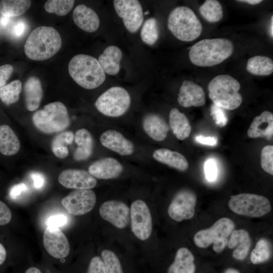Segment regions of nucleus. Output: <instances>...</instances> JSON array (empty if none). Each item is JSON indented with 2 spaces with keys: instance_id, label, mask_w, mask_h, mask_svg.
Here are the masks:
<instances>
[{
  "instance_id": "5701e85b",
  "label": "nucleus",
  "mask_w": 273,
  "mask_h": 273,
  "mask_svg": "<svg viewBox=\"0 0 273 273\" xmlns=\"http://www.w3.org/2000/svg\"><path fill=\"white\" fill-rule=\"evenodd\" d=\"M142 124L147 134L156 141L165 140L169 130V126L164 119L154 113L146 115L143 119Z\"/></svg>"
},
{
  "instance_id": "37998d69",
  "label": "nucleus",
  "mask_w": 273,
  "mask_h": 273,
  "mask_svg": "<svg viewBox=\"0 0 273 273\" xmlns=\"http://www.w3.org/2000/svg\"><path fill=\"white\" fill-rule=\"evenodd\" d=\"M86 273H106L102 259L99 256L92 258Z\"/></svg>"
},
{
  "instance_id": "49530a36",
  "label": "nucleus",
  "mask_w": 273,
  "mask_h": 273,
  "mask_svg": "<svg viewBox=\"0 0 273 273\" xmlns=\"http://www.w3.org/2000/svg\"><path fill=\"white\" fill-rule=\"evenodd\" d=\"M13 71V67L10 64L0 66V88L5 85Z\"/></svg>"
},
{
  "instance_id": "c756f323",
  "label": "nucleus",
  "mask_w": 273,
  "mask_h": 273,
  "mask_svg": "<svg viewBox=\"0 0 273 273\" xmlns=\"http://www.w3.org/2000/svg\"><path fill=\"white\" fill-rule=\"evenodd\" d=\"M20 148L19 139L8 125H0V152L5 156L17 154Z\"/></svg>"
},
{
  "instance_id": "412c9836",
  "label": "nucleus",
  "mask_w": 273,
  "mask_h": 273,
  "mask_svg": "<svg viewBox=\"0 0 273 273\" xmlns=\"http://www.w3.org/2000/svg\"><path fill=\"white\" fill-rule=\"evenodd\" d=\"M273 134V114L268 111L256 116L251 122L247 134L251 138H264L270 140Z\"/></svg>"
},
{
  "instance_id": "8fccbe9b",
  "label": "nucleus",
  "mask_w": 273,
  "mask_h": 273,
  "mask_svg": "<svg viewBox=\"0 0 273 273\" xmlns=\"http://www.w3.org/2000/svg\"><path fill=\"white\" fill-rule=\"evenodd\" d=\"M31 177L33 179V185L36 189H40L43 186L45 180L43 175L41 173L34 172L31 174Z\"/></svg>"
},
{
  "instance_id": "473e14b6",
  "label": "nucleus",
  "mask_w": 273,
  "mask_h": 273,
  "mask_svg": "<svg viewBox=\"0 0 273 273\" xmlns=\"http://www.w3.org/2000/svg\"><path fill=\"white\" fill-rule=\"evenodd\" d=\"M74 139V134L71 131L62 132L57 135L51 143L54 155L60 159L66 158L69 154L67 146L71 145Z\"/></svg>"
},
{
  "instance_id": "dca6fc26",
  "label": "nucleus",
  "mask_w": 273,
  "mask_h": 273,
  "mask_svg": "<svg viewBox=\"0 0 273 273\" xmlns=\"http://www.w3.org/2000/svg\"><path fill=\"white\" fill-rule=\"evenodd\" d=\"M58 181L64 187L75 190H90L97 183L96 178L88 171L76 169L63 170L59 175Z\"/></svg>"
},
{
  "instance_id": "7ed1b4c3",
  "label": "nucleus",
  "mask_w": 273,
  "mask_h": 273,
  "mask_svg": "<svg viewBox=\"0 0 273 273\" xmlns=\"http://www.w3.org/2000/svg\"><path fill=\"white\" fill-rule=\"evenodd\" d=\"M68 71L76 83L88 89L98 87L106 78L105 73L98 60L87 55L74 56L69 62Z\"/></svg>"
},
{
  "instance_id": "423d86ee",
  "label": "nucleus",
  "mask_w": 273,
  "mask_h": 273,
  "mask_svg": "<svg viewBox=\"0 0 273 273\" xmlns=\"http://www.w3.org/2000/svg\"><path fill=\"white\" fill-rule=\"evenodd\" d=\"M32 122L40 131L53 133L61 131L70 124L67 109L63 103L55 102L44 106L33 115Z\"/></svg>"
},
{
  "instance_id": "7c9ffc66",
  "label": "nucleus",
  "mask_w": 273,
  "mask_h": 273,
  "mask_svg": "<svg viewBox=\"0 0 273 273\" xmlns=\"http://www.w3.org/2000/svg\"><path fill=\"white\" fill-rule=\"evenodd\" d=\"M246 69L248 72L255 75H269L273 72V62L268 57L255 56L247 61Z\"/></svg>"
},
{
  "instance_id": "c9c22d12",
  "label": "nucleus",
  "mask_w": 273,
  "mask_h": 273,
  "mask_svg": "<svg viewBox=\"0 0 273 273\" xmlns=\"http://www.w3.org/2000/svg\"><path fill=\"white\" fill-rule=\"evenodd\" d=\"M22 83L19 80H15L0 88V99L7 105L17 102L19 99Z\"/></svg>"
},
{
  "instance_id": "4be33fe9",
  "label": "nucleus",
  "mask_w": 273,
  "mask_h": 273,
  "mask_svg": "<svg viewBox=\"0 0 273 273\" xmlns=\"http://www.w3.org/2000/svg\"><path fill=\"white\" fill-rule=\"evenodd\" d=\"M228 247L234 249L233 257L238 260H244L251 246V239L247 231L244 229L234 230L228 243Z\"/></svg>"
},
{
  "instance_id": "9b49d317",
  "label": "nucleus",
  "mask_w": 273,
  "mask_h": 273,
  "mask_svg": "<svg viewBox=\"0 0 273 273\" xmlns=\"http://www.w3.org/2000/svg\"><path fill=\"white\" fill-rule=\"evenodd\" d=\"M130 210L133 233L141 240L148 239L152 233V220L147 205L143 200H136L132 203Z\"/></svg>"
},
{
  "instance_id": "f8f14e48",
  "label": "nucleus",
  "mask_w": 273,
  "mask_h": 273,
  "mask_svg": "<svg viewBox=\"0 0 273 273\" xmlns=\"http://www.w3.org/2000/svg\"><path fill=\"white\" fill-rule=\"evenodd\" d=\"M114 7L118 16L122 19L126 29L131 33L136 32L144 21L142 6L137 0H115Z\"/></svg>"
},
{
  "instance_id": "c85d7f7f",
  "label": "nucleus",
  "mask_w": 273,
  "mask_h": 273,
  "mask_svg": "<svg viewBox=\"0 0 273 273\" xmlns=\"http://www.w3.org/2000/svg\"><path fill=\"white\" fill-rule=\"evenodd\" d=\"M170 128L176 138L184 140L191 133V126L187 116L176 108H172L169 114Z\"/></svg>"
},
{
  "instance_id": "864d4df0",
  "label": "nucleus",
  "mask_w": 273,
  "mask_h": 273,
  "mask_svg": "<svg viewBox=\"0 0 273 273\" xmlns=\"http://www.w3.org/2000/svg\"><path fill=\"white\" fill-rule=\"evenodd\" d=\"M6 256V250L4 246L0 243V265L5 261Z\"/></svg>"
},
{
  "instance_id": "5fc2aeb1",
  "label": "nucleus",
  "mask_w": 273,
  "mask_h": 273,
  "mask_svg": "<svg viewBox=\"0 0 273 273\" xmlns=\"http://www.w3.org/2000/svg\"><path fill=\"white\" fill-rule=\"evenodd\" d=\"M237 1L240 2L246 3L250 5H257L260 4L262 2V0H242Z\"/></svg>"
},
{
  "instance_id": "79ce46f5",
  "label": "nucleus",
  "mask_w": 273,
  "mask_h": 273,
  "mask_svg": "<svg viewBox=\"0 0 273 273\" xmlns=\"http://www.w3.org/2000/svg\"><path fill=\"white\" fill-rule=\"evenodd\" d=\"M204 171L206 179L210 181L216 179L217 176L218 169L216 163L213 159L207 160L204 164Z\"/></svg>"
},
{
  "instance_id": "58836bf2",
  "label": "nucleus",
  "mask_w": 273,
  "mask_h": 273,
  "mask_svg": "<svg viewBox=\"0 0 273 273\" xmlns=\"http://www.w3.org/2000/svg\"><path fill=\"white\" fill-rule=\"evenodd\" d=\"M101 255L106 273H123L119 259L113 251L104 250Z\"/></svg>"
},
{
  "instance_id": "cd10ccee",
  "label": "nucleus",
  "mask_w": 273,
  "mask_h": 273,
  "mask_svg": "<svg viewBox=\"0 0 273 273\" xmlns=\"http://www.w3.org/2000/svg\"><path fill=\"white\" fill-rule=\"evenodd\" d=\"M74 140L77 147L74 152L73 158L76 161L88 159L94 147V140L90 132L85 128L79 129L75 132Z\"/></svg>"
},
{
  "instance_id": "1a4fd4ad",
  "label": "nucleus",
  "mask_w": 273,
  "mask_h": 273,
  "mask_svg": "<svg viewBox=\"0 0 273 273\" xmlns=\"http://www.w3.org/2000/svg\"><path fill=\"white\" fill-rule=\"evenodd\" d=\"M228 205L234 213L251 217L262 216L271 209L270 202L267 198L250 193L231 196Z\"/></svg>"
},
{
  "instance_id": "4468645a",
  "label": "nucleus",
  "mask_w": 273,
  "mask_h": 273,
  "mask_svg": "<svg viewBox=\"0 0 273 273\" xmlns=\"http://www.w3.org/2000/svg\"><path fill=\"white\" fill-rule=\"evenodd\" d=\"M99 213L102 218L119 229L125 228L130 218L128 207L124 203L116 200L104 202L100 207Z\"/></svg>"
},
{
  "instance_id": "a878e982",
  "label": "nucleus",
  "mask_w": 273,
  "mask_h": 273,
  "mask_svg": "<svg viewBox=\"0 0 273 273\" xmlns=\"http://www.w3.org/2000/svg\"><path fill=\"white\" fill-rule=\"evenodd\" d=\"M152 156L156 161L181 171L186 170L189 167L186 157L178 152L161 148L155 150Z\"/></svg>"
},
{
  "instance_id": "f704fd0d",
  "label": "nucleus",
  "mask_w": 273,
  "mask_h": 273,
  "mask_svg": "<svg viewBox=\"0 0 273 273\" xmlns=\"http://www.w3.org/2000/svg\"><path fill=\"white\" fill-rule=\"evenodd\" d=\"M271 256L270 243L265 238L259 239L250 255V261L254 264H258L267 261Z\"/></svg>"
},
{
  "instance_id": "6ab92c4d",
  "label": "nucleus",
  "mask_w": 273,
  "mask_h": 273,
  "mask_svg": "<svg viewBox=\"0 0 273 273\" xmlns=\"http://www.w3.org/2000/svg\"><path fill=\"white\" fill-rule=\"evenodd\" d=\"M123 169V166L117 159L106 157L92 163L88 167V172L98 179H109L119 176Z\"/></svg>"
},
{
  "instance_id": "0eeeda50",
  "label": "nucleus",
  "mask_w": 273,
  "mask_h": 273,
  "mask_svg": "<svg viewBox=\"0 0 273 273\" xmlns=\"http://www.w3.org/2000/svg\"><path fill=\"white\" fill-rule=\"evenodd\" d=\"M235 224L231 219L222 217L210 228L198 231L194 237V242L198 247L205 248L213 244L216 253L221 252L228 243V237L234 230Z\"/></svg>"
},
{
  "instance_id": "393cba45",
  "label": "nucleus",
  "mask_w": 273,
  "mask_h": 273,
  "mask_svg": "<svg viewBox=\"0 0 273 273\" xmlns=\"http://www.w3.org/2000/svg\"><path fill=\"white\" fill-rule=\"evenodd\" d=\"M195 258L191 251L181 247L176 251L173 262L169 266L167 273H195Z\"/></svg>"
},
{
  "instance_id": "e433bc0d",
  "label": "nucleus",
  "mask_w": 273,
  "mask_h": 273,
  "mask_svg": "<svg viewBox=\"0 0 273 273\" xmlns=\"http://www.w3.org/2000/svg\"><path fill=\"white\" fill-rule=\"evenodd\" d=\"M159 30L157 20L154 18L147 19L144 23L141 31V37L143 41L153 45L158 40Z\"/></svg>"
},
{
  "instance_id": "13d9d810",
  "label": "nucleus",
  "mask_w": 273,
  "mask_h": 273,
  "mask_svg": "<svg viewBox=\"0 0 273 273\" xmlns=\"http://www.w3.org/2000/svg\"><path fill=\"white\" fill-rule=\"evenodd\" d=\"M272 20H273V16L272 15L271 17L270 24V26H269V34H270V37H271L272 38L273 37V29H272L273 21Z\"/></svg>"
},
{
  "instance_id": "aec40b11",
  "label": "nucleus",
  "mask_w": 273,
  "mask_h": 273,
  "mask_svg": "<svg viewBox=\"0 0 273 273\" xmlns=\"http://www.w3.org/2000/svg\"><path fill=\"white\" fill-rule=\"evenodd\" d=\"M72 17L74 23L86 32H95L100 25V19L97 13L84 5H79L75 7Z\"/></svg>"
},
{
  "instance_id": "72a5a7b5",
  "label": "nucleus",
  "mask_w": 273,
  "mask_h": 273,
  "mask_svg": "<svg viewBox=\"0 0 273 273\" xmlns=\"http://www.w3.org/2000/svg\"><path fill=\"white\" fill-rule=\"evenodd\" d=\"M201 16L208 22L214 23L220 21L223 17L220 3L216 0H207L199 8Z\"/></svg>"
},
{
  "instance_id": "bb28decb",
  "label": "nucleus",
  "mask_w": 273,
  "mask_h": 273,
  "mask_svg": "<svg viewBox=\"0 0 273 273\" xmlns=\"http://www.w3.org/2000/svg\"><path fill=\"white\" fill-rule=\"evenodd\" d=\"M122 57V52L118 47L110 46L105 49L98 60L105 73L114 75L119 71Z\"/></svg>"
},
{
  "instance_id": "ddd939ff",
  "label": "nucleus",
  "mask_w": 273,
  "mask_h": 273,
  "mask_svg": "<svg viewBox=\"0 0 273 273\" xmlns=\"http://www.w3.org/2000/svg\"><path fill=\"white\" fill-rule=\"evenodd\" d=\"M95 193L91 190H75L61 200L67 212L73 215H82L90 211L96 203Z\"/></svg>"
},
{
  "instance_id": "4d7b16f0",
  "label": "nucleus",
  "mask_w": 273,
  "mask_h": 273,
  "mask_svg": "<svg viewBox=\"0 0 273 273\" xmlns=\"http://www.w3.org/2000/svg\"><path fill=\"white\" fill-rule=\"evenodd\" d=\"M223 273H240V272L236 268L229 267L225 269Z\"/></svg>"
},
{
  "instance_id": "a19ab883",
  "label": "nucleus",
  "mask_w": 273,
  "mask_h": 273,
  "mask_svg": "<svg viewBox=\"0 0 273 273\" xmlns=\"http://www.w3.org/2000/svg\"><path fill=\"white\" fill-rule=\"evenodd\" d=\"M210 115L218 126L223 127L226 125L228 120L224 109L213 104L210 108Z\"/></svg>"
},
{
  "instance_id": "f3484780",
  "label": "nucleus",
  "mask_w": 273,
  "mask_h": 273,
  "mask_svg": "<svg viewBox=\"0 0 273 273\" xmlns=\"http://www.w3.org/2000/svg\"><path fill=\"white\" fill-rule=\"evenodd\" d=\"M177 102L184 107L204 106L206 103L205 94L203 88L190 80H184L179 88Z\"/></svg>"
},
{
  "instance_id": "ea45409f",
  "label": "nucleus",
  "mask_w": 273,
  "mask_h": 273,
  "mask_svg": "<svg viewBox=\"0 0 273 273\" xmlns=\"http://www.w3.org/2000/svg\"><path fill=\"white\" fill-rule=\"evenodd\" d=\"M261 166L267 173L273 175V146L267 145L263 147L261 153Z\"/></svg>"
},
{
  "instance_id": "de8ad7c7",
  "label": "nucleus",
  "mask_w": 273,
  "mask_h": 273,
  "mask_svg": "<svg viewBox=\"0 0 273 273\" xmlns=\"http://www.w3.org/2000/svg\"><path fill=\"white\" fill-rule=\"evenodd\" d=\"M67 218L63 214L55 215L50 217L47 220L48 226L59 228L66 224Z\"/></svg>"
},
{
  "instance_id": "2eb2a0df",
  "label": "nucleus",
  "mask_w": 273,
  "mask_h": 273,
  "mask_svg": "<svg viewBox=\"0 0 273 273\" xmlns=\"http://www.w3.org/2000/svg\"><path fill=\"white\" fill-rule=\"evenodd\" d=\"M43 244L48 253L55 258H64L69 253L68 239L59 228L47 227L43 235Z\"/></svg>"
},
{
  "instance_id": "6e6d98bb",
  "label": "nucleus",
  "mask_w": 273,
  "mask_h": 273,
  "mask_svg": "<svg viewBox=\"0 0 273 273\" xmlns=\"http://www.w3.org/2000/svg\"><path fill=\"white\" fill-rule=\"evenodd\" d=\"M25 273H41L40 270L35 267H31L28 268Z\"/></svg>"
},
{
  "instance_id": "6e6552de",
  "label": "nucleus",
  "mask_w": 273,
  "mask_h": 273,
  "mask_svg": "<svg viewBox=\"0 0 273 273\" xmlns=\"http://www.w3.org/2000/svg\"><path fill=\"white\" fill-rule=\"evenodd\" d=\"M130 103V96L125 89L120 86H113L101 94L95 105L103 115L117 117L125 113Z\"/></svg>"
},
{
  "instance_id": "39448f33",
  "label": "nucleus",
  "mask_w": 273,
  "mask_h": 273,
  "mask_svg": "<svg viewBox=\"0 0 273 273\" xmlns=\"http://www.w3.org/2000/svg\"><path fill=\"white\" fill-rule=\"evenodd\" d=\"M167 26L172 34L183 41L197 38L202 31V24L193 11L186 6L175 8L170 13Z\"/></svg>"
},
{
  "instance_id": "4c0bfd02",
  "label": "nucleus",
  "mask_w": 273,
  "mask_h": 273,
  "mask_svg": "<svg viewBox=\"0 0 273 273\" xmlns=\"http://www.w3.org/2000/svg\"><path fill=\"white\" fill-rule=\"evenodd\" d=\"M74 2L73 0H49L44 4V8L49 13L65 16L72 9Z\"/></svg>"
},
{
  "instance_id": "f257e3e1",
  "label": "nucleus",
  "mask_w": 273,
  "mask_h": 273,
  "mask_svg": "<svg viewBox=\"0 0 273 273\" xmlns=\"http://www.w3.org/2000/svg\"><path fill=\"white\" fill-rule=\"evenodd\" d=\"M233 51L234 44L228 39H204L191 48L189 56L191 62L196 66L211 67L224 61Z\"/></svg>"
},
{
  "instance_id": "20e7f679",
  "label": "nucleus",
  "mask_w": 273,
  "mask_h": 273,
  "mask_svg": "<svg viewBox=\"0 0 273 273\" xmlns=\"http://www.w3.org/2000/svg\"><path fill=\"white\" fill-rule=\"evenodd\" d=\"M208 89L213 104L224 109L235 110L242 102L240 83L230 75H217L209 82Z\"/></svg>"
},
{
  "instance_id": "a18cd8bd",
  "label": "nucleus",
  "mask_w": 273,
  "mask_h": 273,
  "mask_svg": "<svg viewBox=\"0 0 273 273\" xmlns=\"http://www.w3.org/2000/svg\"><path fill=\"white\" fill-rule=\"evenodd\" d=\"M12 218V212L8 206L0 200V225L8 223Z\"/></svg>"
},
{
  "instance_id": "c03bdc74",
  "label": "nucleus",
  "mask_w": 273,
  "mask_h": 273,
  "mask_svg": "<svg viewBox=\"0 0 273 273\" xmlns=\"http://www.w3.org/2000/svg\"><path fill=\"white\" fill-rule=\"evenodd\" d=\"M27 28V23L23 20H19L13 25L11 29V34L16 38H20L24 35Z\"/></svg>"
},
{
  "instance_id": "b1692460",
  "label": "nucleus",
  "mask_w": 273,
  "mask_h": 273,
  "mask_svg": "<svg viewBox=\"0 0 273 273\" xmlns=\"http://www.w3.org/2000/svg\"><path fill=\"white\" fill-rule=\"evenodd\" d=\"M25 105L30 111L36 110L39 106L42 98L41 82L36 76H31L26 80L24 86Z\"/></svg>"
},
{
  "instance_id": "9d476101",
  "label": "nucleus",
  "mask_w": 273,
  "mask_h": 273,
  "mask_svg": "<svg viewBox=\"0 0 273 273\" xmlns=\"http://www.w3.org/2000/svg\"><path fill=\"white\" fill-rule=\"evenodd\" d=\"M197 196L192 190L188 189L178 191L171 200L168 213L173 220L179 222L192 218L195 214Z\"/></svg>"
},
{
  "instance_id": "09e8293b",
  "label": "nucleus",
  "mask_w": 273,
  "mask_h": 273,
  "mask_svg": "<svg viewBox=\"0 0 273 273\" xmlns=\"http://www.w3.org/2000/svg\"><path fill=\"white\" fill-rule=\"evenodd\" d=\"M195 141L202 145L214 146L217 143V139L215 136H205L199 135L196 136Z\"/></svg>"
},
{
  "instance_id": "bf43d9fd",
  "label": "nucleus",
  "mask_w": 273,
  "mask_h": 273,
  "mask_svg": "<svg viewBox=\"0 0 273 273\" xmlns=\"http://www.w3.org/2000/svg\"><path fill=\"white\" fill-rule=\"evenodd\" d=\"M149 13V12L148 11H147V12H146L145 13V15H147V14L148 13Z\"/></svg>"
},
{
  "instance_id": "a211bd4d",
  "label": "nucleus",
  "mask_w": 273,
  "mask_h": 273,
  "mask_svg": "<svg viewBox=\"0 0 273 273\" xmlns=\"http://www.w3.org/2000/svg\"><path fill=\"white\" fill-rule=\"evenodd\" d=\"M100 141L104 147L121 156L130 155L134 152L132 143L115 130L104 131L101 135Z\"/></svg>"
},
{
  "instance_id": "603ef678",
  "label": "nucleus",
  "mask_w": 273,
  "mask_h": 273,
  "mask_svg": "<svg viewBox=\"0 0 273 273\" xmlns=\"http://www.w3.org/2000/svg\"><path fill=\"white\" fill-rule=\"evenodd\" d=\"M12 21V18L2 16L0 17V27L6 28Z\"/></svg>"
},
{
  "instance_id": "3c124183",
  "label": "nucleus",
  "mask_w": 273,
  "mask_h": 273,
  "mask_svg": "<svg viewBox=\"0 0 273 273\" xmlns=\"http://www.w3.org/2000/svg\"><path fill=\"white\" fill-rule=\"evenodd\" d=\"M26 189V185L23 183H20L14 186L10 191V196L11 198L15 199L21 193Z\"/></svg>"
},
{
  "instance_id": "2f4dec72",
  "label": "nucleus",
  "mask_w": 273,
  "mask_h": 273,
  "mask_svg": "<svg viewBox=\"0 0 273 273\" xmlns=\"http://www.w3.org/2000/svg\"><path fill=\"white\" fill-rule=\"evenodd\" d=\"M31 4L29 0H2L0 1V13L10 18L19 16L29 9Z\"/></svg>"
},
{
  "instance_id": "f03ea898",
  "label": "nucleus",
  "mask_w": 273,
  "mask_h": 273,
  "mask_svg": "<svg viewBox=\"0 0 273 273\" xmlns=\"http://www.w3.org/2000/svg\"><path fill=\"white\" fill-rule=\"evenodd\" d=\"M62 46V39L53 27L39 26L34 29L24 45L26 56L31 60L43 61L54 56Z\"/></svg>"
}]
</instances>
